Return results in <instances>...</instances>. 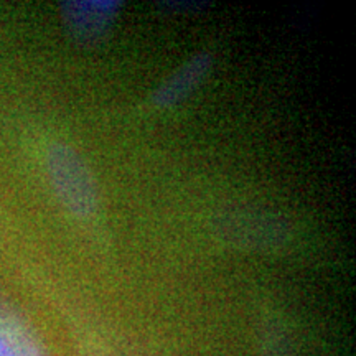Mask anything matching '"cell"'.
Returning a JSON list of instances; mask_svg holds the SVG:
<instances>
[{"label": "cell", "instance_id": "obj_3", "mask_svg": "<svg viewBox=\"0 0 356 356\" xmlns=\"http://www.w3.org/2000/svg\"><path fill=\"white\" fill-rule=\"evenodd\" d=\"M213 58L210 53L200 51L191 56L155 89L152 95L154 106L160 109H170L185 102L208 78Z\"/></svg>", "mask_w": 356, "mask_h": 356}, {"label": "cell", "instance_id": "obj_4", "mask_svg": "<svg viewBox=\"0 0 356 356\" xmlns=\"http://www.w3.org/2000/svg\"><path fill=\"white\" fill-rule=\"evenodd\" d=\"M0 356H19L15 348L7 341V338H3L2 335H0Z\"/></svg>", "mask_w": 356, "mask_h": 356}, {"label": "cell", "instance_id": "obj_2", "mask_svg": "<svg viewBox=\"0 0 356 356\" xmlns=\"http://www.w3.org/2000/svg\"><path fill=\"white\" fill-rule=\"evenodd\" d=\"M121 7L115 0H70L61 3L60 12L71 38L92 47L109 37Z\"/></svg>", "mask_w": 356, "mask_h": 356}, {"label": "cell", "instance_id": "obj_1", "mask_svg": "<svg viewBox=\"0 0 356 356\" xmlns=\"http://www.w3.org/2000/svg\"><path fill=\"white\" fill-rule=\"evenodd\" d=\"M47 172L58 200L71 215H95L99 208V188L79 152L63 142H55L47 152Z\"/></svg>", "mask_w": 356, "mask_h": 356}]
</instances>
